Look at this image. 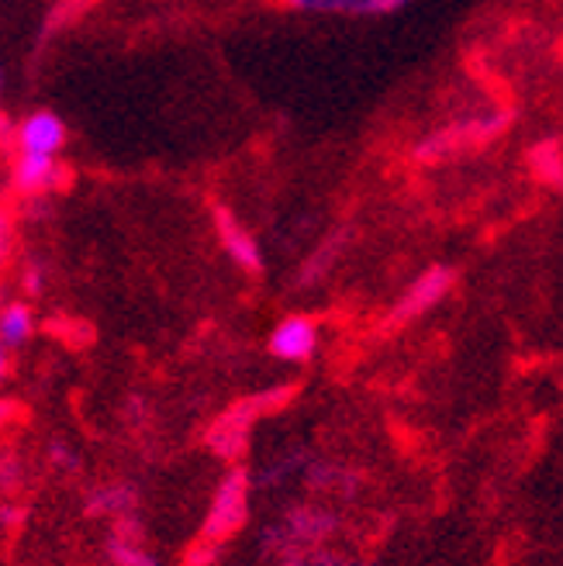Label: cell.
<instances>
[{
  "label": "cell",
  "instance_id": "cell-1",
  "mask_svg": "<svg viewBox=\"0 0 563 566\" xmlns=\"http://www.w3.org/2000/svg\"><path fill=\"white\" fill-rule=\"evenodd\" d=\"M249 512V491H246V473L232 470L229 476L218 484V494L211 501V515L205 522V543L218 546L246 522Z\"/></svg>",
  "mask_w": 563,
  "mask_h": 566
},
{
  "label": "cell",
  "instance_id": "cell-2",
  "mask_svg": "<svg viewBox=\"0 0 563 566\" xmlns=\"http://www.w3.org/2000/svg\"><path fill=\"white\" fill-rule=\"evenodd\" d=\"M267 349H270V356L284 359V363H304V359H312L319 349V328L312 318L291 315L270 332Z\"/></svg>",
  "mask_w": 563,
  "mask_h": 566
},
{
  "label": "cell",
  "instance_id": "cell-3",
  "mask_svg": "<svg viewBox=\"0 0 563 566\" xmlns=\"http://www.w3.org/2000/svg\"><path fill=\"white\" fill-rule=\"evenodd\" d=\"M449 287H453V270H446V266L426 270L408 287V294L402 297V304L394 307V318L390 322H402L405 325V322H411L418 315H426L432 304H439L449 294Z\"/></svg>",
  "mask_w": 563,
  "mask_h": 566
},
{
  "label": "cell",
  "instance_id": "cell-4",
  "mask_svg": "<svg viewBox=\"0 0 563 566\" xmlns=\"http://www.w3.org/2000/svg\"><path fill=\"white\" fill-rule=\"evenodd\" d=\"M14 142H18V153L60 156V149L66 146V125L55 111H35V115H28L18 125Z\"/></svg>",
  "mask_w": 563,
  "mask_h": 566
},
{
  "label": "cell",
  "instance_id": "cell-5",
  "mask_svg": "<svg viewBox=\"0 0 563 566\" xmlns=\"http://www.w3.org/2000/svg\"><path fill=\"white\" fill-rule=\"evenodd\" d=\"M215 229H218V239L225 245V252L249 273H260L263 266V256H260V245L246 232V224L229 211V208H215Z\"/></svg>",
  "mask_w": 563,
  "mask_h": 566
},
{
  "label": "cell",
  "instance_id": "cell-6",
  "mask_svg": "<svg viewBox=\"0 0 563 566\" xmlns=\"http://www.w3.org/2000/svg\"><path fill=\"white\" fill-rule=\"evenodd\" d=\"M63 180V163L60 156H42V153H21L14 163V187L21 193H45Z\"/></svg>",
  "mask_w": 563,
  "mask_h": 566
},
{
  "label": "cell",
  "instance_id": "cell-7",
  "mask_svg": "<svg viewBox=\"0 0 563 566\" xmlns=\"http://www.w3.org/2000/svg\"><path fill=\"white\" fill-rule=\"evenodd\" d=\"M294 11H322V14H356V18H371V14H394L402 11L408 0H284Z\"/></svg>",
  "mask_w": 563,
  "mask_h": 566
},
{
  "label": "cell",
  "instance_id": "cell-8",
  "mask_svg": "<svg viewBox=\"0 0 563 566\" xmlns=\"http://www.w3.org/2000/svg\"><path fill=\"white\" fill-rule=\"evenodd\" d=\"M249 418H252V411H249V408H236V411H229L225 418H218V424H215L211 436H208V442H211V449L218 452V457L236 460L239 452L246 449V429H249Z\"/></svg>",
  "mask_w": 563,
  "mask_h": 566
},
{
  "label": "cell",
  "instance_id": "cell-9",
  "mask_svg": "<svg viewBox=\"0 0 563 566\" xmlns=\"http://www.w3.org/2000/svg\"><path fill=\"white\" fill-rule=\"evenodd\" d=\"M32 332H35V315L24 301H11L0 307V343L8 349L24 346L28 338H32Z\"/></svg>",
  "mask_w": 563,
  "mask_h": 566
},
{
  "label": "cell",
  "instance_id": "cell-10",
  "mask_svg": "<svg viewBox=\"0 0 563 566\" xmlns=\"http://www.w3.org/2000/svg\"><path fill=\"white\" fill-rule=\"evenodd\" d=\"M135 504H138V497H135V491L128 484H104L87 497V512L94 518H104V515L125 518V515L135 512Z\"/></svg>",
  "mask_w": 563,
  "mask_h": 566
},
{
  "label": "cell",
  "instance_id": "cell-11",
  "mask_svg": "<svg viewBox=\"0 0 563 566\" xmlns=\"http://www.w3.org/2000/svg\"><path fill=\"white\" fill-rule=\"evenodd\" d=\"M107 553H111V563H115V566H156V556H153L143 543L125 539L122 532L111 535Z\"/></svg>",
  "mask_w": 563,
  "mask_h": 566
},
{
  "label": "cell",
  "instance_id": "cell-12",
  "mask_svg": "<svg viewBox=\"0 0 563 566\" xmlns=\"http://www.w3.org/2000/svg\"><path fill=\"white\" fill-rule=\"evenodd\" d=\"M332 528V518H325L322 512L315 515V512H301V515H294V518H288V532H291V539H322V535Z\"/></svg>",
  "mask_w": 563,
  "mask_h": 566
},
{
  "label": "cell",
  "instance_id": "cell-13",
  "mask_svg": "<svg viewBox=\"0 0 563 566\" xmlns=\"http://www.w3.org/2000/svg\"><path fill=\"white\" fill-rule=\"evenodd\" d=\"M532 163H536V174H543V180L550 184H563V156L560 149L553 146V142H546V146H540L536 153H532Z\"/></svg>",
  "mask_w": 563,
  "mask_h": 566
},
{
  "label": "cell",
  "instance_id": "cell-14",
  "mask_svg": "<svg viewBox=\"0 0 563 566\" xmlns=\"http://www.w3.org/2000/svg\"><path fill=\"white\" fill-rule=\"evenodd\" d=\"M343 245V232L340 235H332L325 245H322V252H315V260L307 263V270H304V283H312L315 280V273H325V266H329V260L335 256V249Z\"/></svg>",
  "mask_w": 563,
  "mask_h": 566
},
{
  "label": "cell",
  "instance_id": "cell-15",
  "mask_svg": "<svg viewBox=\"0 0 563 566\" xmlns=\"http://www.w3.org/2000/svg\"><path fill=\"white\" fill-rule=\"evenodd\" d=\"M11 252H14V218L0 208V266L11 260Z\"/></svg>",
  "mask_w": 563,
  "mask_h": 566
},
{
  "label": "cell",
  "instance_id": "cell-16",
  "mask_svg": "<svg viewBox=\"0 0 563 566\" xmlns=\"http://www.w3.org/2000/svg\"><path fill=\"white\" fill-rule=\"evenodd\" d=\"M24 291L28 294H39L42 291V270L39 266H28L24 270Z\"/></svg>",
  "mask_w": 563,
  "mask_h": 566
},
{
  "label": "cell",
  "instance_id": "cell-17",
  "mask_svg": "<svg viewBox=\"0 0 563 566\" xmlns=\"http://www.w3.org/2000/svg\"><path fill=\"white\" fill-rule=\"evenodd\" d=\"M11 349L0 343V380H8V370H11V356H8Z\"/></svg>",
  "mask_w": 563,
  "mask_h": 566
},
{
  "label": "cell",
  "instance_id": "cell-18",
  "mask_svg": "<svg viewBox=\"0 0 563 566\" xmlns=\"http://www.w3.org/2000/svg\"><path fill=\"white\" fill-rule=\"evenodd\" d=\"M11 418H14V405L11 401H0V429H4Z\"/></svg>",
  "mask_w": 563,
  "mask_h": 566
},
{
  "label": "cell",
  "instance_id": "cell-19",
  "mask_svg": "<svg viewBox=\"0 0 563 566\" xmlns=\"http://www.w3.org/2000/svg\"><path fill=\"white\" fill-rule=\"evenodd\" d=\"M0 91H4V73H0Z\"/></svg>",
  "mask_w": 563,
  "mask_h": 566
}]
</instances>
